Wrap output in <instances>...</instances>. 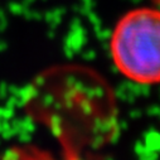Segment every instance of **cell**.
Instances as JSON below:
<instances>
[{
  "instance_id": "cell-2",
  "label": "cell",
  "mask_w": 160,
  "mask_h": 160,
  "mask_svg": "<svg viewBox=\"0 0 160 160\" xmlns=\"http://www.w3.org/2000/svg\"><path fill=\"white\" fill-rule=\"evenodd\" d=\"M0 160H85L79 158L77 154H69L67 158L58 159L52 155L49 151L42 150L37 146L24 145V146H15L9 149L4 152L3 158Z\"/></svg>"
},
{
  "instance_id": "cell-1",
  "label": "cell",
  "mask_w": 160,
  "mask_h": 160,
  "mask_svg": "<svg viewBox=\"0 0 160 160\" xmlns=\"http://www.w3.org/2000/svg\"><path fill=\"white\" fill-rule=\"evenodd\" d=\"M110 51L115 67L128 79L160 83V10L136 8L122 15L113 28Z\"/></svg>"
}]
</instances>
